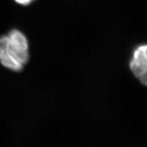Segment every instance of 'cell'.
Listing matches in <instances>:
<instances>
[{"mask_svg":"<svg viewBox=\"0 0 147 147\" xmlns=\"http://www.w3.org/2000/svg\"><path fill=\"white\" fill-rule=\"evenodd\" d=\"M29 41L18 29L0 37V62L12 71H23L29 59Z\"/></svg>","mask_w":147,"mask_h":147,"instance_id":"1","label":"cell"},{"mask_svg":"<svg viewBox=\"0 0 147 147\" xmlns=\"http://www.w3.org/2000/svg\"><path fill=\"white\" fill-rule=\"evenodd\" d=\"M129 68L134 78L147 87V43L138 45L134 49Z\"/></svg>","mask_w":147,"mask_h":147,"instance_id":"2","label":"cell"},{"mask_svg":"<svg viewBox=\"0 0 147 147\" xmlns=\"http://www.w3.org/2000/svg\"><path fill=\"white\" fill-rule=\"evenodd\" d=\"M34 1H35V0H14V2H15L16 3H18V4L23 6L29 5L32 4Z\"/></svg>","mask_w":147,"mask_h":147,"instance_id":"3","label":"cell"}]
</instances>
